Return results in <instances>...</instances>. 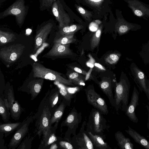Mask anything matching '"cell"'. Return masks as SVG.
<instances>
[{"label":"cell","mask_w":149,"mask_h":149,"mask_svg":"<svg viewBox=\"0 0 149 149\" xmlns=\"http://www.w3.org/2000/svg\"><path fill=\"white\" fill-rule=\"evenodd\" d=\"M130 70L134 77V81L139 90L141 92L143 91L146 94L147 93L146 76L134 62L130 65Z\"/></svg>","instance_id":"13"},{"label":"cell","mask_w":149,"mask_h":149,"mask_svg":"<svg viewBox=\"0 0 149 149\" xmlns=\"http://www.w3.org/2000/svg\"><path fill=\"white\" fill-rule=\"evenodd\" d=\"M59 93L66 100H70L72 97V95L64 87H61L59 90Z\"/></svg>","instance_id":"38"},{"label":"cell","mask_w":149,"mask_h":149,"mask_svg":"<svg viewBox=\"0 0 149 149\" xmlns=\"http://www.w3.org/2000/svg\"><path fill=\"white\" fill-rule=\"evenodd\" d=\"M25 46L22 44H15L2 48L0 50V57L4 62L10 64L16 61L21 56Z\"/></svg>","instance_id":"5"},{"label":"cell","mask_w":149,"mask_h":149,"mask_svg":"<svg viewBox=\"0 0 149 149\" xmlns=\"http://www.w3.org/2000/svg\"><path fill=\"white\" fill-rule=\"evenodd\" d=\"M136 16L149 21V5L139 0H123Z\"/></svg>","instance_id":"8"},{"label":"cell","mask_w":149,"mask_h":149,"mask_svg":"<svg viewBox=\"0 0 149 149\" xmlns=\"http://www.w3.org/2000/svg\"><path fill=\"white\" fill-rule=\"evenodd\" d=\"M59 91L55 88L50 92L47 97L46 101L49 104L51 109H52L57 104L58 100Z\"/></svg>","instance_id":"22"},{"label":"cell","mask_w":149,"mask_h":149,"mask_svg":"<svg viewBox=\"0 0 149 149\" xmlns=\"http://www.w3.org/2000/svg\"><path fill=\"white\" fill-rule=\"evenodd\" d=\"M79 74L77 72L70 73L68 76V80L74 84H82L85 78Z\"/></svg>","instance_id":"30"},{"label":"cell","mask_w":149,"mask_h":149,"mask_svg":"<svg viewBox=\"0 0 149 149\" xmlns=\"http://www.w3.org/2000/svg\"><path fill=\"white\" fill-rule=\"evenodd\" d=\"M60 35L61 36L59 37L56 36L53 41L54 43H57L66 45L72 43L75 41V39L74 37V35Z\"/></svg>","instance_id":"27"},{"label":"cell","mask_w":149,"mask_h":149,"mask_svg":"<svg viewBox=\"0 0 149 149\" xmlns=\"http://www.w3.org/2000/svg\"><path fill=\"white\" fill-rule=\"evenodd\" d=\"M9 110L5 106L3 100L0 97V114L3 121L6 123L8 122L10 113Z\"/></svg>","instance_id":"31"},{"label":"cell","mask_w":149,"mask_h":149,"mask_svg":"<svg viewBox=\"0 0 149 149\" xmlns=\"http://www.w3.org/2000/svg\"><path fill=\"white\" fill-rule=\"evenodd\" d=\"M5 98L7 99L10 104V110L12 117L15 120H18L22 110L18 101L15 99L12 86L5 89Z\"/></svg>","instance_id":"10"},{"label":"cell","mask_w":149,"mask_h":149,"mask_svg":"<svg viewBox=\"0 0 149 149\" xmlns=\"http://www.w3.org/2000/svg\"><path fill=\"white\" fill-rule=\"evenodd\" d=\"M102 28V25L99 27L92 37L90 42V47L92 50L97 47L99 44Z\"/></svg>","instance_id":"28"},{"label":"cell","mask_w":149,"mask_h":149,"mask_svg":"<svg viewBox=\"0 0 149 149\" xmlns=\"http://www.w3.org/2000/svg\"><path fill=\"white\" fill-rule=\"evenodd\" d=\"M140 54L144 62L147 64H149V40L143 47Z\"/></svg>","instance_id":"34"},{"label":"cell","mask_w":149,"mask_h":149,"mask_svg":"<svg viewBox=\"0 0 149 149\" xmlns=\"http://www.w3.org/2000/svg\"><path fill=\"white\" fill-rule=\"evenodd\" d=\"M88 102L101 111L106 113L108 112L107 104L100 95L92 89L89 90L87 93Z\"/></svg>","instance_id":"15"},{"label":"cell","mask_w":149,"mask_h":149,"mask_svg":"<svg viewBox=\"0 0 149 149\" xmlns=\"http://www.w3.org/2000/svg\"><path fill=\"white\" fill-rule=\"evenodd\" d=\"M57 140V138L54 133H52L51 131L45 139H42L41 144L42 146V148H46L47 147Z\"/></svg>","instance_id":"32"},{"label":"cell","mask_w":149,"mask_h":149,"mask_svg":"<svg viewBox=\"0 0 149 149\" xmlns=\"http://www.w3.org/2000/svg\"><path fill=\"white\" fill-rule=\"evenodd\" d=\"M44 79L40 78L31 81L28 84V93L31 96V100H33L38 95L42 88L44 81Z\"/></svg>","instance_id":"16"},{"label":"cell","mask_w":149,"mask_h":149,"mask_svg":"<svg viewBox=\"0 0 149 149\" xmlns=\"http://www.w3.org/2000/svg\"><path fill=\"white\" fill-rule=\"evenodd\" d=\"M50 91L49 89L45 97L40 104L38 111L39 117V125L37 128V134L39 138L43 134L42 139H45L52 131L50 126V121L51 117V109L46 101L47 96Z\"/></svg>","instance_id":"2"},{"label":"cell","mask_w":149,"mask_h":149,"mask_svg":"<svg viewBox=\"0 0 149 149\" xmlns=\"http://www.w3.org/2000/svg\"><path fill=\"white\" fill-rule=\"evenodd\" d=\"M76 7L78 12L86 20L90 22L92 15V12L85 9L82 7L76 5Z\"/></svg>","instance_id":"36"},{"label":"cell","mask_w":149,"mask_h":149,"mask_svg":"<svg viewBox=\"0 0 149 149\" xmlns=\"http://www.w3.org/2000/svg\"><path fill=\"white\" fill-rule=\"evenodd\" d=\"M54 27V23L52 20L44 22L38 26L36 31L33 52H35L46 41Z\"/></svg>","instance_id":"6"},{"label":"cell","mask_w":149,"mask_h":149,"mask_svg":"<svg viewBox=\"0 0 149 149\" xmlns=\"http://www.w3.org/2000/svg\"><path fill=\"white\" fill-rule=\"evenodd\" d=\"M93 121L95 131L100 132L102 130V126L101 123V118L100 113L97 111L93 113Z\"/></svg>","instance_id":"29"},{"label":"cell","mask_w":149,"mask_h":149,"mask_svg":"<svg viewBox=\"0 0 149 149\" xmlns=\"http://www.w3.org/2000/svg\"><path fill=\"white\" fill-rule=\"evenodd\" d=\"M65 108V105L62 102L54 110L50 121V126L51 127L55 123H57L58 122L63 115Z\"/></svg>","instance_id":"21"},{"label":"cell","mask_w":149,"mask_h":149,"mask_svg":"<svg viewBox=\"0 0 149 149\" xmlns=\"http://www.w3.org/2000/svg\"><path fill=\"white\" fill-rule=\"evenodd\" d=\"M100 87L103 92L109 98H112L111 83L110 78L104 77L99 83Z\"/></svg>","instance_id":"19"},{"label":"cell","mask_w":149,"mask_h":149,"mask_svg":"<svg viewBox=\"0 0 149 149\" xmlns=\"http://www.w3.org/2000/svg\"><path fill=\"white\" fill-rule=\"evenodd\" d=\"M22 123L18 122L1 124L0 125V132L5 134L10 133L18 128Z\"/></svg>","instance_id":"25"},{"label":"cell","mask_w":149,"mask_h":149,"mask_svg":"<svg viewBox=\"0 0 149 149\" xmlns=\"http://www.w3.org/2000/svg\"><path fill=\"white\" fill-rule=\"evenodd\" d=\"M130 82L126 74L122 72L119 81L116 83L114 101L118 110L121 106L125 111L128 104Z\"/></svg>","instance_id":"1"},{"label":"cell","mask_w":149,"mask_h":149,"mask_svg":"<svg viewBox=\"0 0 149 149\" xmlns=\"http://www.w3.org/2000/svg\"></svg>","instance_id":"49"},{"label":"cell","mask_w":149,"mask_h":149,"mask_svg":"<svg viewBox=\"0 0 149 149\" xmlns=\"http://www.w3.org/2000/svg\"><path fill=\"white\" fill-rule=\"evenodd\" d=\"M128 130L125 131L136 143L146 149H149V141L144 136L141 135L135 130L127 126Z\"/></svg>","instance_id":"17"},{"label":"cell","mask_w":149,"mask_h":149,"mask_svg":"<svg viewBox=\"0 0 149 149\" xmlns=\"http://www.w3.org/2000/svg\"><path fill=\"white\" fill-rule=\"evenodd\" d=\"M70 68L74 70L77 72L79 74H81L84 75H86L87 74V72L77 67H73L72 66H70Z\"/></svg>","instance_id":"41"},{"label":"cell","mask_w":149,"mask_h":149,"mask_svg":"<svg viewBox=\"0 0 149 149\" xmlns=\"http://www.w3.org/2000/svg\"><path fill=\"white\" fill-rule=\"evenodd\" d=\"M4 102L5 105V106L8 110L10 109V106L9 102L7 100V99L5 98L4 99Z\"/></svg>","instance_id":"44"},{"label":"cell","mask_w":149,"mask_h":149,"mask_svg":"<svg viewBox=\"0 0 149 149\" xmlns=\"http://www.w3.org/2000/svg\"><path fill=\"white\" fill-rule=\"evenodd\" d=\"M70 44L63 45L54 43L49 51L42 57L55 60L72 55V53L70 48Z\"/></svg>","instance_id":"9"},{"label":"cell","mask_w":149,"mask_h":149,"mask_svg":"<svg viewBox=\"0 0 149 149\" xmlns=\"http://www.w3.org/2000/svg\"><path fill=\"white\" fill-rule=\"evenodd\" d=\"M118 144L121 149H134L133 144L130 139L125 137L122 132L120 131L116 132L115 134Z\"/></svg>","instance_id":"18"},{"label":"cell","mask_w":149,"mask_h":149,"mask_svg":"<svg viewBox=\"0 0 149 149\" xmlns=\"http://www.w3.org/2000/svg\"><path fill=\"white\" fill-rule=\"evenodd\" d=\"M33 77L55 81L61 84L70 86L74 84L62 76L60 73L46 68L40 63L34 62L32 65Z\"/></svg>","instance_id":"3"},{"label":"cell","mask_w":149,"mask_h":149,"mask_svg":"<svg viewBox=\"0 0 149 149\" xmlns=\"http://www.w3.org/2000/svg\"><path fill=\"white\" fill-rule=\"evenodd\" d=\"M0 0V1H1H1H4V0Z\"/></svg>","instance_id":"48"},{"label":"cell","mask_w":149,"mask_h":149,"mask_svg":"<svg viewBox=\"0 0 149 149\" xmlns=\"http://www.w3.org/2000/svg\"><path fill=\"white\" fill-rule=\"evenodd\" d=\"M59 144L61 148L65 149H72L73 146L72 145L69 143L65 141H61L59 142Z\"/></svg>","instance_id":"39"},{"label":"cell","mask_w":149,"mask_h":149,"mask_svg":"<svg viewBox=\"0 0 149 149\" xmlns=\"http://www.w3.org/2000/svg\"><path fill=\"white\" fill-rule=\"evenodd\" d=\"M56 0H39V8L41 11L47 10L49 11L52 5Z\"/></svg>","instance_id":"35"},{"label":"cell","mask_w":149,"mask_h":149,"mask_svg":"<svg viewBox=\"0 0 149 149\" xmlns=\"http://www.w3.org/2000/svg\"><path fill=\"white\" fill-rule=\"evenodd\" d=\"M98 28V24L96 22H92L89 26L90 30L93 31H97Z\"/></svg>","instance_id":"42"},{"label":"cell","mask_w":149,"mask_h":149,"mask_svg":"<svg viewBox=\"0 0 149 149\" xmlns=\"http://www.w3.org/2000/svg\"><path fill=\"white\" fill-rule=\"evenodd\" d=\"M121 56V54L118 53H112L107 56L105 60L109 64H115L118 61Z\"/></svg>","instance_id":"37"},{"label":"cell","mask_w":149,"mask_h":149,"mask_svg":"<svg viewBox=\"0 0 149 149\" xmlns=\"http://www.w3.org/2000/svg\"><path fill=\"white\" fill-rule=\"evenodd\" d=\"M77 123V114L75 112H71L68 116L64 121V124L71 127Z\"/></svg>","instance_id":"33"},{"label":"cell","mask_w":149,"mask_h":149,"mask_svg":"<svg viewBox=\"0 0 149 149\" xmlns=\"http://www.w3.org/2000/svg\"><path fill=\"white\" fill-rule=\"evenodd\" d=\"M119 14L115 26L116 30L119 35L127 34L130 31H136L141 28L140 25L128 22L123 18L121 13Z\"/></svg>","instance_id":"11"},{"label":"cell","mask_w":149,"mask_h":149,"mask_svg":"<svg viewBox=\"0 0 149 149\" xmlns=\"http://www.w3.org/2000/svg\"><path fill=\"white\" fill-rule=\"evenodd\" d=\"M139 93L136 88L134 86L132 94L131 101L128 105L125 111V114L129 119L132 122L137 123L139 120L136 117L135 110L139 104Z\"/></svg>","instance_id":"14"},{"label":"cell","mask_w":149,"mask_h":149,"mask_svg":"<svg viewBox=\"0 0 149 149\" xmlns=\"http://www.w3.org/2000/svg\"><path fill=\"white\" fill-rule=\"evenodd\" d=\"M146 108L148 112V123L147 124V127L148 128L149 130V106L148 105H146Z\"/></svg>","instance_id":"45"},{"label":"cell","mask_w":149,"mask_h":149,"mask_svg":"<svg viewBox=\"0 0 149 149\" xmlns=\"http://www.w3.org/2000/svg\"><path fill=\"white\" fill-rule=\"evenodd\" d=\"M95 65L96 67L98 68H99V69H100L101 70H105V69L104 67H103L102 66L99 64L97 63H95Z\"/></svg>","instance_id":"47"},{"label":"cell","mask_w":149,"mask_h":149,"mask_svg":"<svg viewBox=\"0 0 149 149\" xmlns=\"http://www.w3.org/2000/svg\"><path fill=\"white\" fill-rule=\"evenodd\" d=\"M58 148V147L56 144L54 143L51 144V146L49 148V149H57Z\"/></svg>","instance_id":"46"},{"label":"cell","mask_w":149,"mask_h":149,"mask_svg":"<svg viewBox=\"0 0 149 149\" xmlns=\"http://www.w3.org/2000/svg\"><path fill=\"white\" fill-rule=\"evenodd\" d=\"M78 145L80 148L86 149H93L92 142L86 134L84 133L82 137L77 140Z\"/></svg>","instance_id":"26"},{"label":"cell","mask_w":149,"mask_h":149,"mask_svg":"<svg viewBox=\"0 0 149 149\" xmlns=\"http://www.w3.org/2000/svg\"><path fill=\"white\" fill-rule=\"evenodd\" d=\"M33 119L29 118L22 123V126L18 129L12 136L8 145L10 149H15L17 147L29 131V127Z\"/></svg>","instance_id":"12"},{"label":"cell","mask_w":149,"mask_h":149,"mask_svg":"<svg viewBox=\"0 0 149 149\" xmlns=\"http://www.w3.org/2000/svg\"><path fill=\"white\" fill-rule=\"evenodd\" d=\"M146 85L147 88V93L146 94L148 100L149 101V79H147Z\"/></svg>","instance_id":"43"},{"label":"cell","mask_w":149,"mask_h":149,"mask_svg":"<svg viewBox=\"0 0 149 149\" xmlns=\"http://www.w3.org/2000/svg\"><path fill=\"white\" fill-rule=\"evenodd\" d=\"M51 12L58 23L59 29L69 26L70 17L65 11L60 0H56L51 8Z\"/></svg>","instance_id":"7"},{"label":"cell","mask_w":149,"mask_h":149,"mask_svg":"<svg viewBox=\"0 0 149 149\" xmlns=\"http://www.w3.org/2000/svg\"><path fill=\"white\" fill-rule=\"evenodd\" d=\"M15 36L14 33L0 30V44L3 45L14 41Z\"/></svg>","instance_id":"24"},{"label":"cell","mask_w":149,"mask_h":149,"mask_svg":"<svg viewBox=\"0 0 149 149\" xmlns=\"http://www.w3.org/2000/svg\"><path fill=\"white\" fill-rule=\"evenodd\" d=\"M83 27L84 26L83 25L79 24L69 25L59 29L58 33L62 35H74L75 33Z\"/></svg>","instance_id":"20"},{"label":"cell","mask_w":149,"mask_h":149,"mask_svg":"<svg viewBox=\"0 0 149 149\" xmlns=\"http://www.w3.org/2000/svg\"><path fill=\"white\" fill-rule=\"evenodd\" d=\"M28 10L29 7L25 4V0H16L0 13V19L9 15L15 16L17 24L21 28L24 23Z\"/></svg>","instance_id":"4"},{"label":"cell","mask_w":149,"mask_h":149,"mask_svg":"<svg viewBox=\"0 0 149 149\" xmlns=\"http://www.w3.org/2000/svg\"><path fill=\"white\" fill-rule=\"evenodd\" d=\"M88 133L92 142L97 148L100 149H106L108 147L107 143L104 141L101 137L93 135L91 132H89Z\"/></svg>","instance_id":"23"},{"label":"cell","mask_w":149,"mask_h":149,"mask_svg":"<svg viewBox=\"0 0 149 149\" xmlns=\"http://www.w3.org/2000/svg\"><path fill=\"white\" fill-rule=\"evenodd\" d=\"M87 2L91 5L97 6L101 4L103 0H86Z\"/></svg>","instance_id":"40"}]
</instances>
